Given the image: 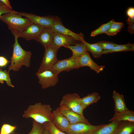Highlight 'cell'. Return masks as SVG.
<instances>
[{
	"label": "cell",
	"instance_id": "13",
	"mask_svg": "<svg viewBox=\"0 0 134 134\" xmlns=\"http://www.w3.org/2000/svg\"><path fill=\"white\" fill-rule=\"evenodd\" d=\"M52 122L54 126L61 131L66 133L70 125L68 119L56 109L52 111Z\"/></svg>",
	"mask_w": 134,
	"mask_h": 134
},
{
	"label": "cell",
	"instance_id": "26",
	"mask_svg": "<svg viewBox=\"0 0 134 134\" xmlns=\"http://www.w3.org/2000/svg\"><path fill=\"white\" fill-rule=\"evenodd\" d=\"M114 21V20L112 19L106 23L102 24L99 28L91 33V36L94 37L100 34L105 33L108 30Z\"/></svg>",
	"mask_w": 134,
	"mask_h": 134
},
{
	"label": "cell",
	"instance_id": "11",
	"mask_svg": "<svg viewBox=\"0 0 134 134\" xmlns=\"http://www.w3.org/2000/svg\"><path fill=\"white\" fill-rule=\"evenodd\" d=\"M51 28L54 32L72 37L79 41H82L84 40L83 34L81 33H75L65 27L64 26L61 19L57 16Z\"/></svg>",
	"mask_w": 134,
	"mask_h": 134
},
{
	"label": "cell",
	"instance_id": "21",
	"mask_svg": "<svg viewBox=\"0 0 134 134\" xmlns=\"http://www.w3.org/2000/svg\"><path fill=\"white\" fill-rule=\"evenodd\" d=\"M100 96L97 92L88 94L87 95L81 98L80 102L84 109L91 104L97 102L100 99Z\"/></svg>",
	"mask_w": 134,
	"mask_h": 134
},
{
	"label": "cell",
	"instance_id": "31",
	"mask_svg": "<svg viewBox=\"0 0 134 134\" xmlns=\"http://www.w3.org/2000/svg\"><path fill=\"white\" fill-rule=\"evenodd\" d=\"M95 44L100 46L103 50H109L117 44L112 42L103 41Z\"/></svg>",
	"mask_w": 134,
	"mask_h": 134
},
{
	"label": "cell",
	"instance_id": "8",
	"mask_svg": "<svg viewBox=\"0 0 134 134\" xmlns=\"http://www.w3.org/2000/svg\"><path fill=\"white\" fill-rule=\"evenodd\" d=\"M36 74L39 79L38 83L41 85L42 89L54 87L58 81L59 74H55L51 70L37 72Z\"/></svg>",
	"mask_w": 134,
	"mask_h": 134
},
{
	"label": "cell",
	"instance_id": "10",
	"mask_svg": "<svg viewBox=\"0 0 134 134\" xmlns=\"http://www.w3.org/2000/svg\"><path fill=\"white\" fill-rule=\"evenodd\" d=\"M80 42L72 37L54 32L52 41L51 45L58 51L62 46L75 45Z\"/></svg>",
	"mask_w": 134,
	"mask_h": 134
},
{
	"label": "cell",
	"instance_id": "5",
	"mask_svg": "<svg viewBox=\"0 0 134 134\" xmlns=\"http://www.w3.org/2000/svg\"><path fill=\"white\" fill-rule=\"evenodd\" d=\"M81 67L78 58L72 56L67 59L58 60L50 70L55 74H59L63 71H69Z\"/></svg>",
	"mask_w": 134,
	"mask_h": 134
},
{
	"label": "cell",
	"instance_id": "3",
	"mask_svg": "<svg viewBox=\"0 0 134 134\" xmlns=\"http://www.w3.org/2000/svg\"><path fill=\"white\" fill-rule=\"evenodd\" d=\"M0 20L6 24L10 31L22 32L25 30L31 23V21L27 18H24L17 11L4 13L0 17Z\"/></svg>",
	"mask_w": 134,
	"mask_h": 134
},
{
	"label": "cell",
	"instance_id": "28",
	"mask_svg": "<svg viewBox=\"0 0 134 134\" xmlns=\"http://www.w3.org/2000/svg\"><path fill=\"white\" fill-rule=\"evenodd\" d=\"M32 125V128L31 131L27 134H43L45 129L42 124L33 120Z\"/></svg>",
	"mask_w": 134,
	"mask_h": 134
},
{
	"label": "cell",
	"instance_id": "25",
	"mask_svg": "<svg viewBox=\"0 0 134 134\" xmlns=\"http://www.w3.org/2000/svg\"><path fill=\"white\" fill-rule=\"evenodd\" d=\"M124 27L123 23L116 22L114 21L111 25L108 30L105 34L109 36L116 35Z\"/></svg>",
	"mask_w": 134,
	"mask_h": 134
},
{
	"label": "cell",
	"instance_id": "4",
	"mask_svg": "<svg viewBox=\"0 0 134 134\" xmlns=\"http://www.w3.org/2000/svg\"><path fill=\"white\" fill-rule=\"evenodd\" d=\"M81 98L76 93L67 94L63 97L60 107L62 109L69 110L84 116V109L80 102Z\"/></svg>",
	"mask_w": 134,
	"mask_h": 134
},
{
	"label": "cell",
	"instance_id": "12",
	"mask_svg": "<svg viewBox=\"0 0 134 134\" xmlns=\"http://www.w3.org/2000/svg\"><path fill=\"white\" fill-rule=\"evenodd\" d=\"M44 28L32 23L23 31H16L19 38L22 37L27 40H36Z\"/></svg>",
	"mask_w": 134,
	"mask_h": 134
},
{
	"label": "cell",
	"instance_id": "23",
	"mask_svg": "<svg viewBox=\"0 0 134 134\" xmlns=\"http://www.w3.org/2000/svg\"><path fill=\"white\" fill-rule=\"evenodd\" d=\"M134 44L129 43L123 45L117 44L111 49L108 50H103L102 54H107L115 52L126 51H133Z\"/></svg>",
	"mask_w": 134,
	"mask_h": 134
},
{
	"label": "cell",
	"instance_id": "19",
	"mask_svg": "<svg viewBox=\"0 0 134 134\" xmlns=\"http://www.w3.org/2000/svg\"><path fill=\"white\" fill-rule=\"evenodd\" d=\"M120 121H112L103 125L96 130L92 134H114L117 126Z\"/></svg>",
	"mask_w": 134,
	"mask_h": 134
},
{
	"label": "cell",
	"instance_id": "1",
	"mask_svg": "<svg viewBox=\"0 0 134 134\" xmlns=\"http://www.w3.org/2000/svg\"><path fill=\"white\" fill-rule=\"evenodd\" d=\"M13 35L15 42L13 45V51L10 58L11 63L8 67V71L12 70L18 71L22 66L24 65L26 67H29L30 65V59L32 53L29 51H26L23 49L18 42V36L15 31H11Z\"/></svg>",
	"mask_w": 134,
	"mask_h": 134
},
{
	"label": "cell",
	"instance_id": "36",
	"mask_svg": "<svg viewBox=\"0 0 134 134\" xmlns=\"http://www.w3.org/2000/svg\"><path fill=\"white\" fill-rule=\"evenodd\" d=\"M6 6L9 8L12 9V7L11 6L9 1L8 0H0Z\"/></svg>",
	"mask_w": 134,
	"mask_h": 134
},
{
	"label": "cell",
	"instance_id": "34",
	"mask_svg": "<svg viewBox=\"0 0 134 134\" xmlns=\"http://www.w3.org/2000/svg\"><path fill=\"white\" fill-rule=\"evenodd\" d=\"M127 14L129 17H132L134 16V7H130L127 9Z\"/></svg>",
	"mask_w": 134,
	"mask_h": 134
},
{
	"label": "cell",
	"instance_id": "6",
	"mask_svg": "<svg viewBox=\"0 0 134 134\" xmlns=\"http://www.w3.org/2000/svg\"><path fill=\"white\" fill-rule=\"evenodd\" d=\"M45 49L44 54L38 73L50 70L58 60L57 55L58 51L51 45Z\"/></svg>",
	"mask_w": 134,
	"mask_h": 134
},
{
	"label": "cell",
	"instance_id": "35",
	"mask_svg": "<svg viewBox=\"0 0 134 134\" xmlns=\"http://www.w3.org/2000/svg\"><path fill=\"white\" fill-rule=\"evenodd\" d=\"M127 31L131 34L134 33V23L129 25L127 28Z\"/></svg>",
	"mask_w": 134,
	"mask_h": 134
},
{
	"label": "cell",
	"instance_id": "39",
	"mask_svg": "<svg viewBox=\"0 0 134 134\" xmlns=\"http://www.w3.org/2000/svg\"><path fill=\"white\" fill-rule=\"evenodd\" d=\"M10 134H18L17 133H15L14 132H13L11 133Z\"/></svg>",
	"mask_w": 134,
	"mask_h": 134
},
{
	"label": "cell",
	"instance_id": "30",
	"mask_svg": "<svg viewBox=\"0 0 134 134\" xmlns=\"http://www.w3.org/2000/svg\"><path fill=\"white\" fill-rule=\"evenodd\" d=\"M16 127L7 124H4L1 126L0 134H10L16 129Z\"/></svg>",
	"mask_w": 134,
	"mask_h": 134
},
{
	"label": "cell",
	"instance_id": "18",
	"mask_svg": "<svg viewBox=\"0 0 134 134\" xmlns=\"http://www.w3.org/2000/svg\"><path fill=\"white\" fill-rule=\"evenodd\" d=\"M134 133V122L128 121H120L114 134H133Z\"/></svg>",
	"mask_w": 134,
	"mask_h": 134
},
{
	"label": "cell",
	"instance_id": "24",
	"mask_svg": "<svg viewBox=\"0 0 134 134\" xmlns=\"http://www.w3.org/2000/svg\"><path fill=\"white\" fill-rule=\"evenodd\" d=\"M84 44L87 52H90L95 58H99L101 56L103 51L102 49L96 44H91L84 40L82 41Z\"/></svg>",
	"mask_w": 134,
	"mask_h": 134
},
{
	"label": "cell",
	"instance_id": "37",
	"mask_svg": "<svg viewBox=\"0 0 134 134\" xmlns=\"http://www.w3.org/2000/svg\"><path fill=\"white\" fill-rule=\"evenodd\" d=\"M126 21L127 24L129 25L134 23V16L132 17H129Z\"/></svg>",
	"mask_w": 134,
	"mask_h": 134
},
{
	"label": "cell",
	"instance_id": "16",
	"mask_svg": "<svg viewBox=\"0 0 134 134\" xmlns=\"http://www.w3.org/2000/svg\"><path fill=\"white\" fill-rule=\"evenodd\" d=\"M54 33L51 27L44 28L36 40L41 43L45 48L51 44Z\"/></svg>",
	"mask_w": 134,
	"mask_h": 134
},
{
	"label": "cell",
	"instance_id": "7",
	"mask_svg": "<svg viewBox=\"0 0 134 134\" xmlns=\"http://www.w3.org/2000/svg\"><path fill=\"white\" fill-rule=\"evenodd\" d=\"M17 13L29 19L34 23L44 28L51 27L54 24L57 16H41L30 13L25 12Z\"/></svg>",
	"mask_w": 134,
	"mask_h": 134
},
{
	"label": "cell",
	"instance_id": "22",
	"mask_svg": "<svg viewBox=\"0 0 134 134\" xmlns=\"http://www.w3.org/2000/svg\"><path fill=\"white\" fill-rule=\"evenodd\" d=\"M64 47L70 49L72 52V56L78 58L87 52L82 41L76 44L75 45H68Z\"/></svg>",
	"mask_w": 134,
	"mask_h": 134
},
{
	"label": "cell",
	"instance_id": "40",
	"mask_svg": "<svg viewBox=\"0 0 134 134\" xmlns=\"http://www.w3.org/2000/svg\"><path fill=\"white\" fill-rule=\"evenodd\" d=\"M4 82L3 81H1L0 80V83L3 84V83Z\"/></svg>",
	"mask_w": 134,
	"mask_h": 134
},
{
	"label": "cell",
	"instance_id": "33",
	"mask_svg": "<svg viewBox=\"0 0 134 134\" xmlns=\"http://www.w3.org/2000/svg\"><path fill=\"white\" fill-rule=\"evenodd\" d=\"M10 62L4 57L0 56V67H6Z\"/></svg>",
	"mask_w": 134,
	"mask_h": 134
},
{
	"label": "cell",
	"instance_id": "17",
	"mask_svg": "<svg viewBox=\"0 0 134 134\" xmlns=\"http://www.w3.org/2000/svg\"><path fill=\"white\" fill-rule=\"evenodd\" d=\"M112 98L115 103V113H120L129 110L126 104L123 95L114 90L113 92Z\"/></svg>",
	"mask_w": 134,
	"mask_h": 134
},
{
	"label": "cell",
	"instance_id": "38",
	"mask_svg": "<svg viewBox=\"0 0 134 134\" xmlns=\"http://www.w3.org/2000/svg\"><path fill=\"white\" fill-rule=\"evenodd\" d=\"M43 134H50L48 131L46 129H45L44 131Z\"/></svg>",
	"mask_w": 134,
	"mask_h": 134
},
{
	"label": "cell",
	"instance_id": "14",
	"mask_svg": "<svg viewBox=\"0 0 134 134\" xmlns=\"http://www.w3.org/2000/svg\"><path fill=\"white\" fill-rule=\"evenodd\" d=\"M56 109L66 117L70 125L79 123L91 124L84 116L75 112L69 110L62 109L60 107Z\"/></svg>",
	"mask_w": 134,
	"mask_h": 134
},
{
	"label": "cell",
	"instance_id": "32",
	"mask_svg": "<svg viewBox=\"0 0 134 134\" xmlns=\"http://www.w3.org/2000/svg\"><path fill=\"white\" fill-rule=\"evenodd\" d=\"M15 11L7 7L0 1V17L4 13L9 12H14Z\"/></svg>",
	"mask_w": 134,
	"mask_h": 134
},
{
	"label": "cell",
	"instance_id": "20",
	"mask_svg": "<svg viewBox=\"0 0 134 134\" xmlns=\"http://www.w3.org/2000/svg\"><path fill=\"white\" fill-rule=\"evenodd\" d=\"M128 121L134 122V112L129 110L119 113H115L113 117L109 120V122Z\"/></svg>",
	"mask_w": 134,
	"mask_h": 134
},
{
	"label": "cell",
	"instance_id": "2",
	"mask_svg": "<svg viewBox=\"0 0 134 134\" xmlns=\"http://www.w3.org/2000/svg\"><path fill=\"white\" fill-rule=\"evenodd\" d=\"M52 112L50 105L36 103L29 106L24 111L23 116L26 119L31 118L33 120L43 124L52 121Z\"/></svg>",
	"mask_w": 134,
	"mask_h": 134
},
{
	"label": "cell",
	"instance_id": "9",
	"mask_svg": "<svg viewBox=\"0 0 134 134\" xmlns=\"http://www.w3.org/2000/svg\"><path fill=\"white\" fill-rule=\"evenodd\" d=\"M103 125H93L84 123L70 125L66 133L67 134H92L94 131Z\"/></svg>",
	"mask_w": 134,
	"mask_h": 134
},
{
	"label": "cell",
	"instance_id": "15",
	"mask_svg": "<svg viewBox=\"0 0 134 134\" xmlns=\"http://www.w3.org/2000/svg\"><path fill=\"white\" fill-rule=\"evenodd\" d=\"M78 60L81 67H89L98 73L102 71L105 67L104 66L99 65L94 62L91 58L88 52L78 58Z\"/></svg>",
	"mask_w": 134,
	"mask_h": 134
},
{
	"label": "cell",
	"instance_id": "29",
	"mask_svg": "<svg viewBox=\"0 0 134 134\" xmlns=\"http://www.w3.org/2000/svg\"><path fill=\"white\" fill-rule=\"evenodd\" d=\"M0 80L3 81H5L8 86L12 87H14L11 83L9 72L6 70H3L1 68H0Z\"/></svg>",
	"mask_w": 134,
	"mask_h": 134
},
{
	"label": "cell",
	"instance_id": "27",
	"mask_svg": "<svg viewBox=\"0 0 134 134\" xmlns=\"http://www.w3.org/2000/svg\"><path fill=\"white\" fill-rule=\"evenodd\" d=\"M42 125L45 129L47 130L50 134H67L56 128L52 121L46 122Z\"/></svg>",
	"mask_w": 134,
	"mask_h": 134
}]
</instances>
